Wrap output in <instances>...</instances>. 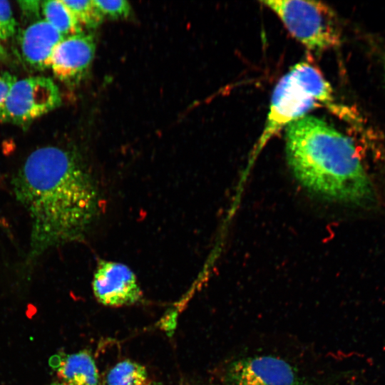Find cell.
I'll return each mask as SVG.
<instances>
[{
  "label": "cell",
  "mask_w": 385,
  "mask_h": 385,
  "mask_svg": "<svg viewBox=\"0 0 385 385\" xmlns=\"http://www.w3.org/2000/svg\"><path fill=\"white\" fill-rule=\"evenodd\" d=\"M31 220L29 260L84 237L101 211L99 189L76 153L58 146L33 151L14 180Z\"/></svg>",
  "instance_id": "cell-1"
},
{
  "label": "cell",
  "mask_w": 385,
  "mask_h": 385,
  "mask_svg": "<svg viewBox=\"0 0 385 385\" xmlns=\"http://www.w3.org/2000/svg\"><path fill=\"white\" fill-rule=\"evenodd\" d=\"M285 128L288 164L305 188L342 202L370 198L371 182L349 138L312 115H306Z\"/></svg>",
  "instance_id": "cell-2"
},
{
  "label": "cell",
  "mask_w": 385,
  "mask_h": 385,
  "mask_svg": "<svg viewBox=\"0 0 385 385\" xmlns=\"http://www.w3.org/2000/svg\"><path fill=\"white\" fill-rule=\"evenodd\" d=\"M316 108H326L349 123H361L357 113L337 101L330 83L319 68L311 63L299 62L279 80L274 88L257 148Z\"/></svg>",
  "instance_id": "cell-3"
},
{
  "label": "cell",
  "mask_w": 385,
  "mask_h": 385,
  "mask_svg": "<svg viewBox=\"0 0 385 385\" xmlns=\"http://www.w3.org/2000/svg\"><path fill=\"white\" fill-rule=\"evenodd\" d=\"M279 18L289 32L309 51L317 53L336 47L341 30L332 9L321 1H262Z\"/></svg>",
  "instance_id": "cell-4"
},
{
  "label": "cell",
  "mask_w": 385,
  "mask_h": 385,
  "mask_svg": "<svg viewBox=\"0 0 385 385\" xmlns=\"http://www.w3.org/2000/svg\"><path fill=\"white\" fill-rule=\"evenodd\" d=\"M58 87L49 77L16 80L0 105V123L27 125L60 106Z\"/></svg>",
  "instance_id": "cell-5"
},
{
  "label": "cell",
  "mask_w": 385,
  "mask_h": 385,
  "mask_svg": "<svg viewBox=\"0 0 385 385\" xmlns=\"http://www.w3.org/2000/svg\"><path fill=\"white\" fill-rule=\"evenodd\" d=\"M97 300L108 307H122L141 301L143 292L135 273L127 265L115 261L98 262L92 281Z\"/></svg>",
  "instance_id": "cell-6"
},
{
  "label": "cell",
  "mask_w": 385,
  "mask_h": 385,
  "mask_svg": "<svg viewBox=\"0 0 385 385\" xmlns=\"http://www.w3.org/2000/svg\"><path fill=\"white\" fill-rule=\"evenodd\" d=\"M226 385H299V379L287 361L273 356H257L232 362Z\"/></svg>",
  "instance_id": "cell-7"
},
{
  "label": "cell",
  "mask_w": 385,
  "mask_h": 385,
  "mask_svg": "<svg viewBox=\"0 0 385 385\" xmlns=\"http://www.w3.org/2000/svg\"><path fill=\"white\" fill-rule=\"evenodd\" d=\"M96 49L93 37L80 33L64 38L55 48L51 68L54 76L68 86L78 84L86 74Z\"/></svg>",
  "instance_id": "cell-8"
},
{
  "label": "cell",
  "mask_w": 385,
  "mask_h": 385,
  "mask_svg": "<svg viewBox=\"0 0 385 385\" xmlns=\"http://www.w3.org/2000/svg\"><path fill=\"white\" fill-rule=\"evenodd\" d=\"M64 38L46 20L36 21L20 35L21 56L34 69L43 71L49 68L53 51Z\"/></svg>",
  "instance_id": "cell-9"
},
{
  "label": "cell",
  "mask_w": 385,
  "mask_h": 385,
  "mask_svg": "<svg viewBox=\"0 0 385 385\" xmlns=\"http://www.w3.org/2000/svg\"><path fill=\"white\" fill-rule=\"evenodd\" d=\"M56 367L57 375L66 385H98V369L87 350L59 358Z\"/></svg>",
  "instance_id": "cell-10"
},
{
  "label": "cell",
  "mask_w": 385,
  "mask_h": 385,
  "mask_svg": "<svg viewBox=\"0 0 385 385\" xmlns=\"http://www.w3.org/2000/svg\"><path fill=\"white\" fill-rule=\"evenodd\" d=\"M42 14L48 24L63 37L82 33V27L61 0L42 1Z\"/></svg>",
  "instance_id": "cell-11"
},
{
  "label": "cell",
  "mask_w": 385,
  "mask_h": 385,
  "mask_svg": "<svg viewBox=\"0 0 385 385\" xmlns=\"http://www.w3.org/2000/svg\"><path fill=\"white\" fill-rule=\"evenodd\" d=\"M148 373L144 366L130 360L115 364L108 373L107 385H147Z\"/></svg>",
  "instance_id": "cell-12"
},
{
  "label": "cell",
  "mask_w": 385,
  "mask_h": 385,
  "mask_svg": "<svg viewBox=\"0 0 385 385\" xmlns=\"http://www.w3.org/2000/svg\"><path fill=\"white\" fill-rule=\"evenodd\" d=\"M62 1L81 27L95 29L104 18L93 0Z\"/></svg>",
  "instance_id": "cell-13"
},
{
  "label": "cell",
  "mask_w": 385,
  "mask_h": 385,
  "mask_svg": "<svg viewBox=\"0 0 385 385\" xmlns=\"http://www.w3.org/2000/svg\"><path fill=\"white\" fill-rule=\"evenodd\" d=\"M95 5L103 17L120 19L127 17L130 13V5L124 0H93Z\"/></svg>",
  "instance_id": "cell-14"
},
{
  "label": "cell",
  "mask_w": 385,
  "mask_h": 385,
  "mask_svg": "<svg viewBox=\"0 0 385 385\" xmlns=\"http://www.w3.org/2000/svg\"><path fill=\"white\" fill-rule=\"evenodd\" d=\"M16 26L9 2L0 1V40L4 41L12 36L15 33Z\"/></svg>",
  "instance_id": "cell-15"
},
{
  "label": "cell",
  "mask_w": 385,
  "mask_h": 385,
  "mask_svg": "<svg viewBox=\"0 0 385 385\" xmlns=\"http://www.w3.org/2000/svg\"><path fill=\"white\" fill-rule=\"evenodd\" d=\"M22 16L33 23L40 20L42 2L38 0H23L18 1Z\"/></svg>",
  "instance_id": "cell-16"
},
{
  "label": "cell",
  "mask_w": 385,
  "mask_h": 385,
  "mask_svg": "<svg viewBox=\"0 0 385 385\" xmlns=\"http://www.w3.org/2000/svg\"><path fill=\"white\" fill-rule=\"evenodd\" d=\"M16 80V76L9 72L0 73V105L5 99L10 88Z\"/></svg>",
  "instance_id": "cell-17"
},
{
  "label": "cell",
  "mask_w": 385,
  "mask_h": 385,
  "mask_svg": "<svg viewBox=\"0 0 385 385\" xmlns=\"http://www.w3.org/2000/svg\"><path fill=\"white\" fill-rule=\"evenodd\" d=\"M176 314H168L161 320V327L166 331L173 330L176 324Z\"/></svg>",
  "instance_id": "cell-18"
},
{
  "label": "cell",
  "mask_w": 385,
  "mask_h": 385,
  "mask_svg": "<svg viewBox=\"0 0 385 385\" xmlns=\"http://www.w3.org/2000/svg\"><path fill=\"white\" fill-rule=\"evenodd\" d=\"M7 53L5 48L0 44V60H5L7 58Z\"/></svg>",
  "instance_id": "cell-19"
},
{
  "label": "cell",
  "mask_w": 385,
  "mask_h": 385,
  "mask_svg": "<svg viewBox=\"0 0 385 385\" xmlns=\"http://www.w3.org/2000/svg\"><path fill=\"white\" fill-rule=\"evenodd\" d=\"M48 385H66L65 384L63 383H59V382H53V383H51Z\"/></svg>",
  "instance_id": "cell-20"
},
{
  "label": "cell",
  "mask_w": 385,
  "mask_h": 385,
  "mask_svg": "<svg viewBox=\"0 0 385 385\" xmlns=\"http://www.w3.org/2000/svg\"><path fill=\"white\" fill-rule=\"evenodd\" d=\"M384 71H385V55H384Z\"/></svg>",
  "instance_id": "cell-21"
},
{
  "label": "cell",
  "mask_w": 385,
  "mask_h": 385,
  "mask_svg": "<svg viewBox=\"0 0 385 385\" xmlns=\"http://www.w3.org/2000/svg\"><path fill=\"white\" fill-rule=\"evenodd\" d=\"M147 385H158V384H148Z\"/></svg>",
  "instance_id": "cell-22"
}]
</instances>
